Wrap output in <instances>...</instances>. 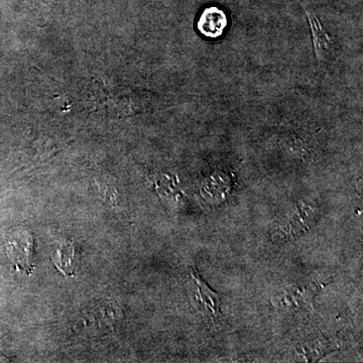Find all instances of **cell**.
<instances>
[{"mask_svg":"<svg viewBox=\"0 0 363 363\" xmlns=\"http://www.w3.org/2000/svg\"><path fill=\"white\" fill-rule=\"evenodd\" d=\"M304 9L310 30H311L313 51L316 58L318 66L323 67L330 61L334 52V40L330 35L325 30L321 21L312 9H308L301 4Z\"/></svg>","mask_w":363,"mask_h":363,"instance_id":"cell-2","label":"cell"},{"mask_svg":"<svg viewBox=\"0 0 363 363\" xmlns=\"http://www.w3.org/2000/svg\"><path fill=\"white\" fill-rule=\"evenodd\" d=\"M192 278L195 283L196 298L200 311L208 318H216L220 315V298L216 293L206 285L200 274L192 271Z\"/></svg>","mask_w":363,"mask_h":363,"instance_id":"cell-3","label":"cell"},{"mask_svg":"<svg viewBox=\"0 0 363 363\" xmlns=\"http://www.w3.org/2000/svg\"><path fill=\"white\" fill-rule=\"evenodd\" d=\"M52 262L58 271L67 277H75L78 267L79 253L73 241L63 240L56 252L51 255Z\"/></svg>","mask_w":363,"mask_h":363,"instance_id":"cell-4","label":"cell"},{"mask_svg":"<svg viewBox=\"0 0 363 363\" xmlns=\"http://www.w3.org/2000/svg\"><path fill=\"white\" fill-rule=\"evenodd\" d=\"M227 18L225 13L217 7H209L203 11L198 28L206 37H219L225 30Z\"/></svg>","mask_w":363,"mask_h":363,"instance_id":"cell-5","label":"cell"},{"mask_svg":"<svg viewBox=\"0 0 363 363\" xmlns=\"http://www.w3.org/2000/svg\"><path fill=\"white\" fill-rule=\"evenodd\" d=\"M35 238L28 230L18 231L6 245V255L16 271L32 274L35 266Z\"/></svg>","mask_w":363,"mask_h":363,"instance_id":"cell-1","label":"cell"}]
</instances>
